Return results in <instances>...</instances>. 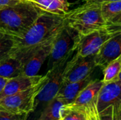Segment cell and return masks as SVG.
<instances>
[{"instance_id":"cell-1","label":"cell","mask_w":121,"mask_h":120,"mask_svg":"<svg viewBox=\"0 0 121 120\" xmlns=\"http://www.w3.org/2000/svg\"><path fill=\"white\" fill-rule=\"evenodd\" d=\"M42 12L29 0L1 9L0 32L13 37H21Z\"/></svg>"},{"instance_id":"cell-2","label":"cell","mask_w":121,"mask_h":120,"mask_svg":"<svg viewBox=\"0 0 121 120\" xmlns=\"http://www.w3.org/2000/svg\"><path fill=\"white\" fill-rule=\"evenodd\" d=\"M65 16L43 11L29 29L19 37H14L16 48L40 45L59 33L65 25Z\"/></svg>"},{"instance_id":"cell-3","label":"cell","mask_w":121,"mask_h":120,"mask_svg":"<svg viewBox=\"0 0 121 120\" xmlns=\"http://www.w3.org/2000/svg\"><path fill=\"white\" fill-rule=\"evenodd\" d=\"M66 23L81 35L105 28L106 21L101 13V4L86 2L65 16Z\"/></svg>"},{"instance_id":"cell-4","label":"cell","mask_w":121,"mask_h":120,"mask_svg":"<svg viewBox=\"0 0 121 120\" xmlns=\"http://www.w3.org/2000/svg\"><path fill=\"white\" fill-rule=\"evenodd\" d=\"M77 48L66 58L56 64L46 73L47 79L35 100V110L39 106L43 108L54 99L64 82V77L67 66L72 57L77 53Z\"/></svg>"},{"instance_id":"cell-5","label":"cell","mask_w":121,"mask_h":120,"mask_svg":"<svg viewBox=\"0 0 121 120\" xmlns=\"http://www.w3.org/2000/svg\"><path fill=\"white\" fill-rule=\"evenodd\" d=\"M47 79H43L35 86L19 93L0 99V109L15 114L29 115L35 111V100Z\"/></svg>"},{"instance_id":"cell-6","label":"cell","mask_w":121,"mask_h":120,"mask_svg":"<svg viewBox=\"0 0 121 120\" xmlns=\"http://www.w3.org/2000/svg\"><path fill=\"white\" fill-rule=\"evenodd\" d=\"M80 37L79 33L66 23L54 40L48 57V71L77 48Z\"/></svg>"},{"instance_id":"cell-7","label":"cell","mask_w":121,"mask_h":120,"mask_svg":"<svg viewBox=\"0 0 121 120\" xmlns=\"http://www.w3.org/2000/svg\"><path fill=\"white\" fill-rule=\"evenodd\" d=\"M95 55L82 57L77 53L71 59L65 74L64 82L71 83L81 81L90 75L97 67Z\"/></svg>"},{"instance_id":"cell-8","label":"cell","mask_w":121,"mask_h":120,"mask_svg":"<svg viewBox=\"0 0 121 120\" xmlns=\"http://www.w3.org/2000/svg\"><path fill=\"white\" fill-rule=\"evenodd\" d=\"M53 36L47 41L33 47L30 57L26 62L23 71V75L33 76L38 75L42 65L49 57L54 40L56 37Z\"/></svg>"},{"instance_id":"cell-9","label":"cell","mask_w":121,"mask_h":120,"mask_svg":"<svg viewBox=\"0 0 121 120\" xmlns=\"http://www.w3.org/2000/svg\"><path fill=\"white\" fill-rule=\"evenodd\" d=\"M113 36L105 28L81 35L77 47L79 55L86 57L96 54L101 46Z\"/></svg>"},{"instance_id":"cell-10","label":"cell","mask_w":121,"mask_h":120,"mask_svg":"<svg viewBox=\"0 0 121 120\" xmlns=\"http://www.w3.org/2000/svg\"><path fill=\"white\" fill-rule=\"evenodd\" d=\"M121 57V33L108 40L95 55L97 67L103 70L110 63Z\"/></svg>"},{"instance_id":"cell-11","label":"cell","mask_w":121,"mask_h":120,"mask_svg":"<svg viewBox=\"0 0 121 120\" xmlns=\"http://www.w3.org/2000/svg\"><path fill=\"white\" fill-rule=\"evenodd\" d=\"M26 58L22 51L16 48L0 61V76L13 79L22 75Z\"/></svg>"},{"instance_id":"cell-12","label":"cell","mask_w":121,"mask_h":120,"mask_svg":"<svg viewBox=\"0 0 121 120\" xmlns=\"http://www.w3.org/2000/svg\"><path fill=\"white\" fill-rule=\"evenodd\" d=\"M119 103H121V81L117 80L109 83H104L96 102L99 112L111 105Z\"/></svg>"},{"instance_id":"cell-13","label":"cell","mask_w":121,"mask_h":120,"mask_svg":"<svg viewBox=\"0 0 121 120\" xmlns=\"http://www.w3.org/2000/svg\"><path fill=\"white\" fill-rule=\"evenodd\" d=\"M95 70L90 75L81 81L71 83L63 82L56 97L63 101L66 105L72 103L80 92L92 81L97 79L96 78Z\"/></svg>"},{"instance_id":"cell-14","label":"cell","mask_w":121,"mask_h":120,"mask_svg":"<svg viewBox=\"0 0 121 120\" xmlns=\"http://www.w3.org/2000/svg\"><path fill=\"white\" fill-rule=\"evenodd\" d=\"M44 76L45 75L28 76L22 74L17 77L9 79L4 91L0 95V99L26 91L35 86L43 79Z\"/></svg>"},{"instance_id":"cell-15","label":"cell","mask_w":121,"mask_h":120,"mask_svg":"<svg viewBox=\"0 0 121 120\" xmlns=\"http://www.w3.org/2000/svg\"><path fill=\"white\" fill-rule=\"evenodd\" d=\"M103 85L104 82L102 79H94L80 92L74 101L69 105L75 107L86 108L96 103L99 91Z\"/></svg>"},{"instance_id":"cell-16","label":"cell","mask_w":121,"mask_h":120,"mask_svg":"<svg viewBox=\"0 0 121 120\" xmlns=\"http://www.w3.org/2000/svg\"><path fill=\"white\" fill-rule=\"evenodd\" d=\"M37 8L57 15L65 16L69 12V3L68 0H29Z\"/></svg>"},{"instance_id":"cell-17","label":"cell","mask_w":121,"mask_h":120,"mask_svg":"<svg viewBox=\"0 0 121 120\" xmlns=\"http://www.w3.org/2000/svg\"><path fill=\"white\" fill-rule=\"evenodd\" d=\"M66 104L55 97L42 110L38 120H61L62 110Z\"/></svg>"},{"instance_id":"cell-18","label":"cell","mask_w":121,"mask_h":120,"mask_svg":"<svg viewBox=\"0 0 121 120\" xmlns=\"http://www.w3.org/2000/svg\"><path fill=\"white\" fill-rule=\"evenodd\" d=\"M121 70V57L120 58L116 59L115 61L110 63L106 66L103 71V82L109 83L114 81L118 80L119 74Z\"/></svg>"},{"instance_id":"cell-19","label":"cell","mask_w":121,"mask_h":120,"mask_svg":"<svg viewBox=\"0 0 121 120\" xmlns=\"http://www.w3.org/2000/svg\"><path fill=\"white\" fill-rule=\"evenodd\" d=\"M61 120H87V115L84 108L66 105L62 113Z\"/></svg>"},{"instance_id":"cell-20","label":"cell","mask_w":121,"mask_h":120,"mask_svg":"<svg viewBox=\"0 0 121 120\" xmlns=\"http://www.w3.org/2000/svg\"><path fill=\"white\" fill-rule=\"evenodd\" d=\"M101 9L102 16L107 22L121 11V1L103 2L101 4Z\"/></svg>"},{"instance_id":"cell-21","label":"cell","mask_w":121,"mask_h":120,"mask_svg":"<svg viewBox=\"0 0 121 120\" xmlns=\"http://www.w3.org/2000/svg\"><path fill=\"white\" fill-rule=\"evenodd\" d=\"M15 49H16V47L14 37L0 32V61L11 54Z\"/></svg>"},{"instance_id":"cell-22","label":"cell","mask_w":121,"mask_h":120,"mask_svg":"<svg viewBox=\"0 0 121 120\" xmlns=\"http://www.w3.org/2000/svg\"><path fill=\"white\" fill-rule=\"evenodd\" d=\"M100 120H121V103L111 105L99 112Z\"/></svg>"},{"instance_id":"cell-23","label":"cell","mask_w":121,"mask_h":120,"mask_svg":"<svg viewBox=\"0 0 121 120\" xmlns=\"http://www.w3.org/2000/svg\"><path fill=\"white\" fill-rule=\"evenodd\" d=\"M109 33L115 35L121 33V11L113 18L106 22L104 28Z\"/></svg>"},{"instance_id":"cell-24","label":"cell","mask_w":121,"mask_h":120,"mask_svg":"<svg viewBox=\"0 0 121 120\" xmlns=\"http://www.w3.org/2000/svg\"><path fill=\"white\" fill-rule=\"evenodd\" d=\"M28 115L15 114L0 109V120H26Z\"/></svg>"},{"instance_id":"cell-25","label":"cell","mask_w":121,"mask_h":120,"mask_svg":"<svg viewBox=\"0 0 121 120\" xmlns=\"http://www.w3.org/2000/svg\"><path fill=\"white\" fill-rule=\"evenodd\" d=\"M84 108L87 115V120H100L99 111L96 108V103H94Z\"/></svg>"},{"instance_id":"cell-26","label":"cell","mask_w":121,"mask_h":120,"mask_svg":"<svg viewBox=\"0 0 121 120\" xmlns=\"http://www.w3.org/2000/svg\"><path fill=\"white\" fill-rule=\"evenodd\" d=\"M23 0H0V10L13 6Z\"/></svg>"},{"instance_id":"cell-27","label":"cell","mask_w":121,"mask_h":120,"mask_svg":"<svg viewBox=\"0 0 121 120\" xmlns=\"http://www.w3.org/2000/svg\"><path fill=\"white\" fill-rule=\"evenodd\" d=\"M8 81H9V79L0 76V95L2 93V91H4V88H5Z\"/></svg>"},{"instance_id":"cell-28","label":"cell","mask_w":121,"mask_h":120,"mask_svg":"<svg viewBox=\"0 0 121 120\" xmlns=\"http://www.w3.org/2000/svg\"><path fill=\"white\" fill-rule=\"evenodd\" d=\"M86 2H95V3H99L101 4L103 2H107V1H121V0H85Z\"/></svg>"},{"instance_id":"cell-29","label":"cell","mask_w":121,"mask_h":120,"mask_svg":"<svg viewBox=\"0 0 121 120\" xmlns=\"http://www.w3.org/2000/svg\"><path fill=\"white\" fill-rule=\"evenodd\" d=\"M118 80L121 81V72H120V74H119V77H118Z\"/></svg>"}]
</instances>
